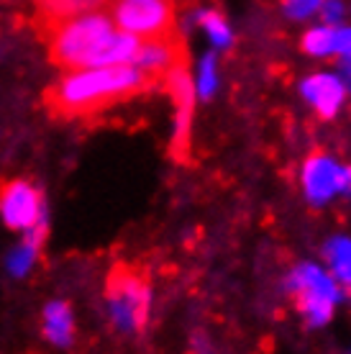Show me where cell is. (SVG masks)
<instances>
[{
    "label": "cell",
    "instance_id": "19",
    "mask_svg": "<svg viewBox=\"0 0 351 354\" xmlns=\"http://www.w3.org/2000/svg\"><path fill=\"white\" fill-rule=\"evenodd\" d=\"M323 6V21L328 24V26H334V24H339L343 16V6L339 3V0H325V3H321Z\"/></svg>",
    "mask_w": 351,
    "mask_h": 354
},
{
    "label": "cell",
    "instance_id": "20",
    "mask_svg": "<svg viewBox=\"0 0 351 354\" xmlns=\"http://www.w3.org/2000/svg\"><path fill=\"white\" fill-rule=\"evenodd\" d=\"M341 64H343V75H346L349 88H351V54H349V57H341Z\"/></svg>",
    "mask_w": 351,
    "mask_h": 354
},
{
    "label": "cell",
    "instance_id": "8",
    "mask_svg": "<svg viewBox=\"0 0 351 354\" xmlns=\"http://www.w3.org/2000/svg\"><path fill=\"white\" fill-rule=\"evenodd\" d=\"M131 64L139 67L144 75H149L157 85H162L169 70L187 64L184 39L180 34L162 36V39H144L136 49V57H133Z\"/></svg>",
    "mask_w": 351,
    "mask_h": 354
},
{
    "label": "cell",
    "instance_id": "14",
    "mask_svg": "<svg viewBox=\"0 0 351 354\" xmlns=\"http://www.w3.org/2000/svg\"><path fill=\"white\" fill-rule=\"evenodd\" d=\"M303 52L313 54V57H325V54H334V28L331 26H321V28H310L305 36H303Z\"/></svg>",
    "mask_w": 351,
    "mask_h": 354
},
{
    "label": "cell",
    "instance_id": "6",
    "mask_svg": "<svg viewBox=\"0 0 351 354\" xmlns=\"http://www.w3.org/2000/svg\"><path fill=\"white\" fill-rule=\"evenodd\" d=\"M44 195L26 177L0 180V218L8 229L28 231L41 223Z\"/></svg>",
    "mask_w": 351,
    "mask_h": 354
},
{
    "label": "cell",
    "instance_id": "16",
    "mask_svg": "<svg viewBox=\"0 0 351 354\" xmlns=\"http://www.w3.org/2000/svg\"><path fill=\"white\" fill-rule=\"evenodd\" d=\"M216 82H218V77H216V57L205 54L200 62V77H198V93H200V97H211L213 90H216Z\"/></svg>",
    "mask_w": 351,
    "mask_h": 354
},
{
    "label": "cell",
    "instance_id": "10",
    "mask_svg": "<svg viewBox=\"0 0 351 354\" xmlns=\"http://www.w3.org/2000/svg\"><path fill=\"white\" fill-rule=\"evenodd\" d=\"M300 90H303V97L316 108V113L323 121L334 118L339 106L343 103V95H346L343 82L336 80L334 75H310L307 80H303Z\"/></svg>",
    "mask_w": 351,
    "mask_h": 354
},
{
    "label": "cell",
    "instance_id": "9",
    "mask_svg": "<svg viewBox=\"0 0 351 354\" xmlns=\"http://www.w3.org/2000/svg\"><path fill=\"white\" fill-rule=\"evenodd\" d=\"M341 169L328 154L310 151V157L303 165V190L313 205L331 201L336 193H341Z\"/></svg>",
    "mask_w": 351,
    "mask_h": 354
},
{
    "label": "cell",
    "instance_id": "5",
    "mask_svg": "<svg viewBox=\"0 0 351 354\" xmlns=\"http://www.w3.org/2000/svg\"><path fill=\"white\" fill-rule=\"evenodd\" d=\"M113 24L141 41L177 34L172 0H118L113 3Z\"/></svg>",
    "mask_w": 351,
    "mask_h": 354
},
{
    "label": "cell",
    "instance_id": "7",
    "mask_svg": "<svg viewBox=\"0 0 351 354\" xmlns=\"http://www.w3.org/2000/svg\"><path fill=\"white\" fill-rule=\"evenodd\" d=\"M175 103V133H172V157L175 162H187L190 154V131H193V111H195V85L190 80L187 64H180L167 72L162 82Z\"/></svg>",
    "mask_w": 351,
    "mask_h": 354
},
{
    "label": "cell",
    "instance_id": "12",
    "mask_svg": "<svg viewBox=\"0 0 351 354\" xmlns=\"http://www.w3.org/2000/svg\"><path fill=\"white\" fill-rule=\"evenodd\" d=\"M44 236H46V226L44 223H36L34 229H28V236L21 241V247L10 254V270L16 274H23L31 267L36 257H39V252H41V244H44Z\"/></svg>",
    "mask_w": 351,
    "mask_h": 354
},
{
    "label": "cell",
    "instance_id": "1",
    "mask_svg": "<svg viewBox=\"0 0 351 354\" xmlns=\"http://www.w3.org/2000/svg\"><path fill=\"white\" fill-rule=\"evenodd\" d=\"M151 88H157V82L133 64L70 70L46 88L44 108L54 118L77 121L129 103Z\"/></svg>",
    "mask_w": 351,
    "mask_h": 354
},
{
    "label": "cell",
    "instance_id": "13",
    "mask_svg": "<svg viewBox=\"0 0 351 354\" xmlns=\"http://www.w3.org/2000/svg\"><path fill=\"white\" fill-rule=\"evenodd\" d=\"M325 259L336 277L351 285V241L349 239H331L325 244Z\"/></svg>",
    "mask_w": 351,
    "mask_h": 354
},
{
    "label": "cell",
    "instance_id": "4",
    "mask_svg": "<svg viewBox=\"0 0 351 354\" xmlns=\"http://www.w3.org/2000/svg\"><path fill=\"white\" fill-rule=\"evenodd\" d=\"M292 303L310 326H323L331 321L334 303L339 301V285L328 272L316 265H300L287 280Z\"/></svg>",
    "mask_w": 351,
    "mask_h": 354
},
{
    "label": "cell",
    "instance_id": "15",
    "mask_svg": "<svg viewBox=\"0 0 351 354\" xmlns=\"http://www.w3.org/2000/svg\"><path fill=\"white\" fill-rule=\"evenodd\" d=\"M200 24H202V28L208 31V36L213 39L216 46L231 44V28H229V24H226V18L220 16L218 10H202Z\"/></svg>",
    "mask_w": 351,
    "mask_h": 354
},
{
    "label": "cell",
    "instance_id": "11",
    "mask_svg": "<svg viewBox=\"0 0 351 354\" xmlns=\"http://www.w3.org/2000/svg\"><path fill=\"white\" fill-rule=\"evenodd\" d=\"M44 337L57 346H67L75 337L72 308L64 301H54L44 308Z\"/></svg>",
    "mask_w": 351,
    "mask_h": 354
},
{
    "label": "cell",
    "instance_id": "18",
    "mask_svg": "<svg viewBox=\"0 0 351 354\" xmlns=\"http://www.w3.org/2000/svg\"><path fill=\"white\" fill-rule=\"evenodd\" d=\"M334 52L341 57L351 54V28H334Z\"/></svg>",
    "mask_w": 351,
    "mask_h": 354
},
{
    "label": "cell",
    "instance_id": "17",
    "mask_svg": "<svg viewBox=\"0 0 351 354\" xmlns=\"http://www.w3.org/2000/svg\"><path fill=\"white\" fill-rule=\"evenodd\" d=\"M323 0H285V10L290 18H307L313 10L321 8Z\"/></svg>",
    "mask_w": 351,
    "mask_h": 354
},
{
    "label": "cell",
    "instance_id": "2",
    "mask_svg": "<svg viewBox=\"0 0 351 354\" xmlns=\"http://www.w3.org/2000/svg\"><path fill=\"white\" fill-rule=\"evenodd\" d=\"M49 46V59L64 70L95 67L97 54L108 39L115 34L113 18L106 13H85V16L64 18L57 24L39 26Z\"/></svg>",
    "mask_w": 351,
    "mask_h": 354
},
{
    "label": "cell",
    "instance_id": "3",
    "mask_svg": "<svg viewBox=\"0 0 351 354\" xmlns=\"http://www.w3.org/2000/svg\"><path fill=\"white\" fill-rule=\"evenodd\" d=\"M106 303L111 319L126 334H141L149 321L151 283L133 262H115L106 274Z\"/></svg>",
    "mask_w": 351,
    "mask_h": 354
}]
</instances>
